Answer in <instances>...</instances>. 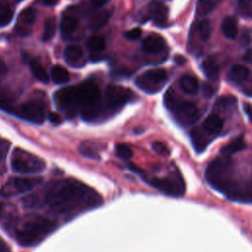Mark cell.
I'll list each match as a JSON object with an SVG mask.
<instances>
[{"label":"cell","instance_id":"cell-6","mask_svg":"<svg viewBox=\"0 0 252 252\" xmlns=\"http://www.w3.org/2000/svg\"><path fill=\"white\" fill-rule=\"evenodd\" d=\"M43 183L41 176H15L9 178L0 189V195L10 198L21 193L29 192Z\"/></svg>","mask_w":252,"mask_h":252},{"label":"cell","instance_id":"cell-35","mask_svg":"<svg viewBox=\"0 0 252 252\" xmlns=\"http://www.w3.org/2000/svg\"><path fill=\"white\" fill-rule=\"evenodd\" d=\"M198 30H199V35L201 37V39L203 41H207L211 34H212V26H211V22L208 20V19H204L200 22L199 24V27H198Z\"/></svg>","mask_w":252,"mask_h":252},{"label":"cell","instance_id":"cell-29","mask_svg":"<svg viewBox=\"0 0 252 252\" xmlns=\"http://www.w3.org/2000/svg\"><path fill=\"white\" fill-rule=\"evenodd\" d=\"M87 46L94 52H101L105 49V41L101 36H93L88 40Z\"/></svg>","mask_w":252,"mask_h":252},{"label":"cell","instance_id":"cell-32","mask_svg":"<svg viewBox=\"0 0 252 252\" xmlns=\"http://www.w3.org/2000/svg\"><path fill=\"white\" fill-rule=\"evenodd\" d=\"M115 153L116 156L123 161H129L133 156V152L130 147L125 144H117L115 147Z\"/></svg>","mask_w":252,"mask_h":252},{"label":"cell","instance_id":"cell-7","mask_svg":"<svg viewBox=\"0 0 252 252\" xmlns=\"http://www.w3.org/2000/svg\"><path fill=\"white\" fill-rule=\"evenodd\" d=\"M168 78L167 71L162 68L148 70L140 75L136 81V86L148 94H156L160 92Z\"/></svg>","mask_w":252,"mask_h":252},{"label":"cell","instance_id":"cell-4","mask_svg":"<svg viewBox=\"0 0 252 252\" xmlns=\"http://www.w3.org/2000/svg\"><path fill=\"white\" fill-rule=\"evenodd\" d=\"M206 177L209 183L219 191L233 192V182L231 180V163L228 158H218L211 162L206 171Z\"/></svg>","mask_w":252,"mask_h":252},{"label":"cell","instance_id":"cell-48","mask_svg":"<svg viewBox=\"0 0 252 252\" xmlns=\"http://www.w3.org/2000/svg\"><path fill=\"white\" fill-rule=\"evenodd\" d=\"M1 210H2V205L0 203V213H1Z\"/></svg>","mask_w":252,"mask_h":252},{"label":"cell","instance_id":"cell-41","mask_svg":"<svg viewBox=\"0 0 252 252\" xmlns=\"http://www.w3.org/2000/svg\"><path fill=\"white\" fill-rule=\"evenodd\" d=\"M238 3L243 9H245L247 6H249L252 3V0H238Z\"/></svg>","mask_w":252,"mask_h":252},{"label":"cell","instance_id":"cell-17","mask_svg":"<svg viewBox=\"0 0 252 252\" xmlns=\"http://www.w3.org/2000/svg\"><path fill=\"white\" fill-rule=\"evenodd\" d=\"M205 130L204 129H200V128H195L191 131L190 136H191V142L194 146V149L196 150V152L201 153L203 152L208 144H209V140L207 139L206 135H205Z\"/></svg>","mask_w":252,"mask_h":252},{"label":"cell","instance_id":"cell-45","mask_svg":"<svg viewBox=\"0 0 252 252\" xmlns=\"http://www.w3.org/2000/svg\"><path fill=\"white\" fill-rule=\"evenodd\" d=\"M175 61H176V63H177V64H184L185 58L182 57V56H180V55H176V56L175 57Z\"/></svg>","mask_w":252,"mask_h":252},{"label":"cell","instance_id":"cell-43","mask_svg":"<svg viewBox=\"0 0 252 252\" xmlns=\"http://www.w3.org/2000/svg\"><path fill=\"white\" fill-rule=\"evenodd\" d=\"M5 72H6L5 64H4V62L1 60V58H0V78H1V76L4 75Z\"/></svg>","mask_w":252,"mask_h":252},{"label":"cell","instance_id":"cell-30","mask_svg":"<svg viewBox=\"0 0 252 252\" xmlns=\"http://www.w3.org/2000/svg\"><path fill=\"white\" fill-rule=\"evenodd\" d=\"M236 99L232 96H225L220 98L216 102V107L220 110H229L236 105Z\"/></svg>","mask_w":252,"mask_h":252},{"label":"cell","instance_id":"cell-23","mask_svg":"<svg viewBox=\"0 0 252 252\" xmlns=\"http://www.w3.org/2000/svg\"><path fill=\"white\" fill-rule=\"evenodd\" d=\"M202 69L205 75L212 81H218L220 76V68L218 64L211 58L204 60L202 64Z\"/></svg>","mask_w":252,"mask_h":252},{"label":"cell","instance_id":"cell-31","mask_svg":"<svg viewBox=\"0 0 252 252\" xmlns=\"http://www.w3.org/2000/svg\"><path fill=\"white\" fill-rule=\"evenodd\" d=\"M13 18V10L4 4H0V27L7 26Z\"/></svg>","mask_w":252,"mask_h":252},{"label":"cell","instance_id":"cell-16","mask_svg":"<svg viewBox=\"0 0 252 252\" xmlns=\"http://www.w3.org/2000/svg\"><path fill=\"white\" fill-rule=\"evenodd\" d=\"M78 28V19L75 14L66 12L63 14L60 24V29L62 36L64 38H69Z\"/></svg>","mask_w":252,"mask_h":252},{"label":"cell","instance_id":"cell-24","mask_svg":"<svg viewBox=\"0 0 252 252\" xmlns=\"http://www.w3.org/2000/svg\"><path fill=\"white\" fill-rule=\"evenodd\" d=\"M249 76V70L247 67H245L244 65H234L228 74V78L230 81L235 82V83H240L242 81H244L245 79H247V77Z\"/></svg>","mask_w":252,"mask_h":252},{"label":"cell","instance_id":"cell-13","mask_svg":"<svg viewBox=\"0 0 252 252\" xmlns=\"http://www.w3.org/2000/svg\"><path fill=\"white\" fill-rule=\"evenodd\" d=\"M149 15L157 25L163 26L168 22L169 10L164 3L155 0L149 5Z\"/></svg>","mask_w":252,"mask_h":252},{"label":"cell","instance_id":"cell-5","mask_svg":"<svg viewBox=\"0 0 252 252\" xmlns=\"http://www.w3.org/2000/svg\"><path fill=\"white\" fill-rule=\"evenodd\" d=\"M11 168L21 175H36L45 171L46 162L30 152L16 148L12 154Z\"/></svg>","mask_w":252,"mask_h":252},{"label":"cell","instance_id":"cell-9","mask_svg":"<svg viewBox=\"0 0 252 252\" xmlns=\"http://www.w3.org/2000/svg\"><path fill=\"white\" fill-rule=\"evenodd\" d=\"M133 96V93L123 87L110 85L105 91L106 113H113L119 110L126 102H128Z\"/></svg>","mask_w":252,"mask_h":252},{"label":"cell","instance_id":"cell-12","mask_svg":"<svg viewBox=\"0 0 252 252\" xmlns=\"http://www.w3.org/2000/svg\"><path fill=\"white\" fill-rule=\"evenodd\" d=\"M36 20V11L33 8L24 9L17 20L16 23V33L21 37H26L31 34L32 27Z\"/></svg>","mask_w":252,"mask_h":252},{"label":"cell","instance_id":"cell-14","mask_svg":"<svg viewBox=\"0 0 252 252\" xmlns=\"http://www.w3.org/2000/svg\"><path fill=\"white\" fill-rule=\"evenodd\" d=\"M166 48V42L163 37L153 34L148 36L142 43V49L146 53L156 54L164 50Z\"/></svg>","mask_w":252,"mask_h":252},{"label":"cell","instance_id":"cell-37","mask_svg":"<svg viewBox=\"0 0 252 252\" xmlns=\"http://www.w3.org/2000/svg\"><path fill=\"white\" fill-rule=\"evenodd\" d=\"M142 35V30L140 28H134L132 30H129L124 34V37L127 40H131V41H135L138 40Z\"/></svg>","mask_w":252,"mask_h":252},{"label":"cell","instance_id":"cell-27","mask_svg":"<svg viewBox=\"0 0 252 252\" xmlns=\"http://www.w3.org/2000/svg\"><path fill=\"white\" fill-rule=\"evenodd\" d=\"M56 32V20L54 17H50L46 20L45 22V27H44V33H43V41L49 42L50 41Z\"/></svg>","mask_w":252,"mask_h":252},{"label":"cell","instance_id":"cell-22","mask_svg":"<svg viewBox=\"0 0 252 252\" xmlns=\"http://www.w3.org/2000/svg\"><path fill=\"white\" fill-rule=\"evenodd\" d=\"M220 0H198L196 13L198 16H206L216 9Z\"/></svg>","mask_w":252,"mask_h":252},{"label":"cell","instance_id":"cell-19","mask_svg":"<svg viewBox=\"0 0 252 252\" xmlns=\"http://www.w3.org/2000/svg\"><path fill=\"white\" fill-rule=\"evenodd\" d=\"M179 85L182 91L189 95H196L199 91V82L194 76L191 75L182 76L180 78Z\"/></svg>","mask_w":252,"mask_h":252},{"label":"cell","instance_id":"cell-38","mask_svg":"<svg viewBox=\"0 0 252 252\" xmlns=\"http://www.w3.org/2000/svg\"><path fill=\"white\" fill-rule=\"evenodd\" d=\"M243 60L249 64H252V49L246 50V52L243 55Z\"/></svg>","mask_w":252,"mask_h":252},{"label":"cell","instance_id":"cell-25","mask_svg":"<svg viewBox=\"0 0 252 252\" xmlns=\"http://www.w3.org/2000/svg\"><path fill=\"white\" fill-rule=\"evenodd\" d=\"M51 78L56 84H65L69 81L70 75L64 67L60 65H55L51 69Z\"/></svg>","mask_w":252,"mask_h":252},{"label":"cell","instance_id":"cell-11","mask_svg":"<svg viewBox=\"0 0 252 252\" xmlns=\"http://www.w3.org/2000/svg\"><path fill=\"white\" fill-rule=\"evenodd\" d=\"M176 120L184 125L191 124L198 119L199 110L195 103L187 101H178L176 106L172 109Z\"/></svg>","mask_w":252,"mask_h":252},{"label":"cell","instance_id":"cell-21","mask_svg":"<svg viewBox=\"0 0 252 252\" xmlns=\"http://www.w3.org/2000/svg\"><path fill=\"white\" fill-rule=\"evenodd\" d=\"M110 18V13L106 10H102L100 12H97L96 14L93 15V17L90 20V28L92 30H100L101 29L103 26H105V24L108 22Z\"/></svg>","mask_w":252,"mask_h":252},{"label":"cell","instance_id":"cell-42","mask_svg":"<svg viewBox=\"0 0 252 252\" xmlns=\"http://www.w3.org/2000/svg\"><path fill=\"white\" fill-rule=\"evenodd\" d=\"M59 2V0H43V3L47 6H54Z\"/></svg>","mask_w":252,"mask_h":252},{"label":"cell","instance_id":"cell-36","mask_svg":"<svg viewBox=\"0 0 252 252\" xmlns=\"http://www.w3.org/2000/svg\"><path fill=\"white\" fill-rule=\"evenodd\" d=\"M152 148H153V150H154L157 154H159V155H161V156H167V155L170 154V151H169L167 145H165V144L162 143V142H158V141H157V142H154L153 145H152Z\"/></svg>","mask_w":252,"mask_h":252},{"label":"cell","instance_id":"cell-34","mask_svg":"<svg viewBox=\"0 0 252 252\" xmlns=\"http://www.w3.org/2000/svg\"><path fill=\"white\" fill-rule=\"evenodd\" d=\"M14 99L11 94L6 91H0V108L10 111L12 108Z\"/></svg>","mask_w":252,"mask_h":252},{"label":"cell","instance_id":"cell-3","mask_svg":"<svg viewBox=\"0 0 252 252\" xmlns=\"http://www.w3.org/2000/svg\"><path fill=\"white\" fill-rule=\"evenodd\" d=\"M58 225L54 220L42 216H32L24 219L16 228V239L24 247L40 244L52 233Z\"/></svg>","mask_w":252,"mask_h":252},{"label":"cell","instance_id":"cell-8","mask_svg":"<svg viewBox=\"0 0 252 252\" xmlns=\"http://www.w3.org/2000/svg\"><path fill=\"white\" fill-rule=\"evenodd\" d=\"M150 183L164 194L174 197L182 196L185 191L184 181L178 172L173 173L167 177L154 178L150 181Z\"/></svg>","mask_w":252,"mask_h":252},{"label":"cell","instance_id":"cell-1","mask_svg":"<svg viewBox=\"0 0 252 252\" xmlns=\"http://www.w3.org/2000/svg\"><path fill=\"white\" fill-rule=\"evenodd\" d=\"M43 199L51 212L62 217H74L102 203L96 190L74 178L50 182L44 190Z\"/></svg>","mask_w":252,"mask_h":252},{"label":"cell","instance_id":"cell-39","mask_svg":"<svg viewBox=\"0 0 252 252\" xmlns=\"http://www.w3.org/2000/svg\"><path fill=\"white\" fill-rule=\"evenodd\" d=\"M50 120L52 122V123H54V124H59V123H61V117L59 116V114H57V113H50Z\"/></svg>","mask_w":252,"mask_h":252},{"label":"cell","instance_id":"cell-33","mask_svg":"<svg viewBox=\"0 0 252 252\" xmlns=\"http://www.w3.org/2000/svg\"><path fill=\"white\" fill-rule=\"evenodd\" d=\"M79 152L83 157H86L88 159H92V160H100V156L99 153L95 150V147L91 144H81L79 147Z\"/></svg>","mask_w":252,"mask_h":252},{"label":"cell","instance_id":"cell-47","mask_svg":"<svg viewBox=\"0 0 252 252\" xmlns=\"http://www.w3.org/2000/svg\"><path fill=\"white\" fill-rule=\"evenodd\" d=\"M5 157V153H3L2 150H0V162H1Z\"/></svg>","mask_w":252,"mask_h":252},{"label":"cell","instance_id":"cell-2","mask_svg":"<svg viewBox=\"0 0 252 252\" xmlns=\"http://www.w3.org/2000/svg\"><path fill=\"white\" fill-rule=\"evenodd\" d=\"M100 96L98 85L94 81L88 80L78 86L58 90L54 94V101L58 109L72 118L78 111L84 112L97 106Z\"/></svg>","mask_w":252,"mask_h":252},{"label":"cell","instance_id":"cell-40","mask_svg":"<svg viewBox=\"0 0 252 252\" xmlns=\"http://www.w3.org/2000/svg\"><path fill=\"white\" fill-rule=\"evenodd\" d=\"M243 109H244L248 119L250 120V122H252V106L250 104H248V103H245L244 106H243Z\"/></svg>","mask_w":252,"mask_h":252},{"label":"cell","instance_id":"cell-15","mask_svg":"<svg viewBox=\"0 0 252 252\" xmlns=\"http://www.w3.org/2000/svg\"><path fill=\"white\" fill-rule=\"evenodd\" d=\"M202 128L207 134L218 135L222 132L224 128V120L221 116L217 114H210L204 120Z\"/></svg>","mask_w":252,"mask_h":252},{"label":"cell","instance_id":"cell-10","mask_svg":"<svg viewBox=\"0 0 252 252\" xmlns=\"http://www.w3.org/2000/svg\"><path fill=\"white\" fill-rule=\"evenodd\" d=\"M19 116L31 123L42 124L47 118V106L40 100H31L24 102L19 108Z\"/></svg>","mask_w":252,"mask_h":252},{"label":"cell","instance_id":"cell-46","mask_svg":"<svg viewBox=\"0 0 252 252\" xmlns=\"http://www.w3.org/2000/svg\"><path fill=\"white\" fill-rule=\"evenodd\" d=\"M243 93H244L246 96H248V97H252V86H251V87H248V88H246V89H244V90H243Z\"/></svg>","mask_w":252,"mask_h":252},{"label":"cell","instance_id":"cell-26","mask_svg":"<svg viewBox=\"0 0 252 252\" xmlns=\"http://www.w3.org/2000/svg\"><path fill=\"white\" fill-rule=\"evenodd\" d=\"M64 57L70 64L78 62L83 57V50L78 46H69L64 50Z\"/></svg>","mask_w":252,"mask_h":252},{"label":"cell","instance_id":"cell-28","mask_svg":"<svg viewBox=\"0 0 252 252\" xmlns=\"http://www.w3.org/2000/svg\"><path fill=\"white\" fill-rule=\"evenodd\" d=\"M30 67H31V71L33 73V75L41 82L43 83H48L50 81V77L48 72L46 71V69L38 62V61H31L30 63Z\"/></svg>","mask_w":252,"mask_h":252},{"label":"cell","instance_id":"cell-18","mask_svg":"<svg viewBox=\"0 0 252 252\" xmlns=\"http://www.w3.org/2000/svg\"><path fill=\"white\" fill-rule=\"evenodd\" d=\"M222 31L226 38L229 40H234L238 33L237 22L235 18L231 16H227L222 23Z\"/></svg>","mask_w":252,"mask_h":252},{"label":"cell","instance_id":"cell-44","mask_svg":"<svg viewBox=\"0 0 252 252\" xmlns=\"http://www.w3.org/2000/svg\"><path fill=\"white\" fill-rule=\"evenodd\" d=\"M92 1L96 6H102L108 1V0H92Z\"/></svg>","mask_w":252,"mask_h":252},{"label":"cell","instance_id":"cell-20","mask_svg":"<svg viewBox=\"0 0 252 252\" xmlns=\"http://www.w3.org/2000/svg\"><path fill=\"white\" fill-rule=\"evenodd\" d=\"M243 149H245V142L241 137H238V138H235L234 140H232L231 142H229L227 145H226L221 150V154L224 157L229 158L233 154H236V153L242 151Z\"/></svg>","mask_w":252,"mask_h":252}]
</instances>
